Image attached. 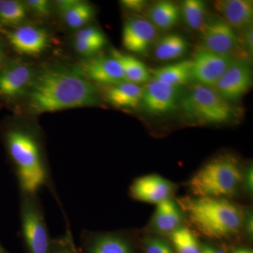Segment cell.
I'll return each instance as SVG.
<instances>
[{
    "label": "cell",
    "instance_id": "6da1fadb",
    "mask_svg": "<svg viewBox=\"0 0 253 253\" xmlns=\"http://www.w3.org/2000/svg\"><path fill=\"white\" fill-rule=\"evenodd\" d=\"M26 99L33 115L102 104L94 84L77 67L63 66H46L36 72Z\"/></svg>",
    "mask_w": 253,
    "mask_h": 253
},
{
    "label": "cell",
    "instance_id": "7a4b0ae2",
    "mask_svg": "<svg viewBox=\"0 0 253 253\" xmlns=\"http://www.w3.org/2000/svg\"><path fill=\"white\" fill-rule=\"evenodd\" d=\"M21 192L38 193L43 186L54 192L49 166L39 133L34 128L16 126L5 135Z\"/></svg>",
    "mask_w": 253,
    "mask_h": 253
},
{
    "label": "cell",
    "instance_id": "3957f363",
    "mask_svg": "<svg viewBox=\"0 0 253 253\" xmlns=\"http://www.w3.org/2000/svg\"><path fill=\"white\" fill-rule=\"evenodd\" d=\"M176 202L190 225L211 239L236 235L244 224L242 210L226 199L184 196Z\"/></svg>",
    "mask_w": 253,
    "mask_h": 253
},
{
    "label": "cell",
    "instance_id": "277c9868",
    "mask_svg": "<svg viewBox=\"0 0 253 253\" xmlns=\"http://www.w3.org/2000/svg\"><path fill=\"white\" fill-rule=\"evenodd\" d=\"M242 179L239 161L231 155H220L195 173L189 188L194 196L227 199L236 194Z\"/></svg>",
    "mask_w": 253,
    "mask_h": 253
},
{
    "label": "cell",
    "instance_id": "5b68a950",
    "mask_svg": "<svg viewBox=\"0 0 253 253\" xmlns=\"http://www.w3.org/2000/svg\"><path fill=\"white\" fill-rule=\"evenodd\" d=\"M183 113L203 124H222L235 116V109L212 87L196 84L181 99Z\"/></svg>",
    "mask_w": 253,
    "mask_h": 253
},
{
    "label": "cell",
    "instance_id": "8992f818",
    "mask_svg": "<svg viewBox=\"0 0 253 253\" xmlns=\"http://www.w3.org/2000/svg\"><path fill=\"white\" fill-rule=\"evenodd\" d=\"M21 233L29 253H51V243L38 193L21 192Z\"/></svg>",
    "mask_w": 253,
    "mask_h": 253
},
{
    "label": "cell",
    "instance_id": "52a82bcc",
    "mask_svg": "<svg viewBox=\"0 0 253 253\" xmlns=\"http://www.w3.org/2000/svg\"><path fill=\"white\" fill-rule=\"evenodd\" d=\"M200 33L201 45L205 49L239 61H248L251 59L241 46L235 30L220 18H208Z\"/></svg>",
    "mask_w": 253,
    "mask_h": 253
},
{
    "label": "cell",
    "instance_id": "ba28073f",
    "mask_svg": "<svg viewBox=\"0 0 253 253\" xmlns=\"http://www.w3.org/2000/svg\"><path fill=\"white\" fill-rule=\"evenodd\" d=\"M191 60L193 80L197 81L198 84L214 88L222 75L236 59L209 51L200 45Z\"/></svg>",
    "mask_w": 253,
    "mask_h": 253
},
{
    "label": "cell",
    "instance_id": "9c48e42d",
    "mask_svg": "<svg viewBox=\"0 0 253 253\" xmlns=\"http://www.w3.org/2000/svg\"><path fill=\"white\" fill-rule=\"evenodd\" d=\"M253 71L249 61L236 60L222 75L214 89L226 101H237L252 86Z\"/></svg>",
    "mask_w": 253,
    "mask_h": 253
},
{
    "label": "cell",
    "instance_id": "30bf717a",
    "mask_svg": "<svg viewBox=\"0 0 253 253\" xmlns=\"http://www.w3.org/2000/svg\"><path fill=\"white\" fill-rule=\"evenodd\" d=\"M10 45L18 54L36 56L49 46L50 36L44 28L35 25H22L6 33Z\"/></svg>",
    "mask_w": 253,
    "mask_h": 253
},
{
    "label": "cell",
    "instance_id": "8fae6325",
    "mask_svg": "<svg viewBox=\"0 0 253 253\" xmlns=\"http://www.w3.org/2000/svg\"><path fill=\"white\" fill-rule=\"evenodd\" d=\"M179 87L151 78L143 86L141 104L153 114L161 115L175 109L179 96Z\"/></svg>",
    "mask_w": 253,
    "mask_h": 253
},
{
    "label": "cell",
    "instance_id": "7c38bea8",
    "mask_svg": "<svg viewBox=\"0 0 253 253\" xmlns=\"http://www.w3.org/2000/svg\"><path fill=\"white\" fill-rule=\"evenodd\" d=\"M158 37V30L147 18L131 17L123 28V44L131 52L146 54Z\"/></svg>",
    "mask_w": 253,
    "mask_h": 253
},
{
    "label": "cell",
    "instance_id": "4fadbf2b",
    "mask_svg": "<svg viewBox=\"0 0 253 253\" xmlns=\"http://www.w3.org/2000/svg\"><path fill=\"white\" fill-rule=\"evenodd\" d=\"M77 68L86 79L104 86L126 81L119 63L111 56L88 58L82 61Z\"/></svg>",
    "mask_w": 253,
    "mask_h": 253
},
{
    "label": "cell",
    "instance_id": "5bb4252c",
    "mask_svg": "<svg viewBox=\"0 0 253 253\" xmlns=\"http://www.w3.org/2000/svg\"><path fill=\"white\" fill-rule=\"evenodd\" d=\"M36 74L33 68L23 61L8 63L0 71V95L14 98L26 94Z\"/></svg>",
    "mask_w": 253,
    "mask_h": 253
},
{
    "label": "cell",
    "instance_id": "9a60e30c",
    "mask_svg": "<svg viewBox=\"0 0 253 253\" xmlns=\"http://www.w3.org/2000/svg\"><path fill=\"white\" fill-rule=\"evenodd\" d=\"M173 185L170 181L158 174H148L137 178L129 188L133 199L141 202L157 205L170 199Z\"/></svg>",
    "mask_w": 253,
    "mask_h": 253
},
{
    "label": "cell",
    "instance_id": "2e32d148",
    "mask_svg": "<svg viewBox=\"0 0 253 253\" xmlns=\"http://www.w3.org/2000/svg\"><path fill=\"white\" fill-rule=\"evenodd\" d=\"M214 8L219 18L235 31L252 25L253 1L251 0H218L214 1Z\"/></svg>",
    "mask_w": 253,
    "mask_h": 253
},
{
    "label": "cell",
    "instance_id": "e0dca14e",
    "mask_svg": "<svg viewBox=\"0 0 253 253\" xmlns=\"http://www.w3.org/2000/svg\"><path fill=\"white\" fill-rule=\"evenodd\" d=\"M105 99L118 109H136L141 104L143 86L126 81L105 86Z\"/></svg>",
    "mask_w": 253,
    "mask_h": 253
},
{
    "label": "cell",
    "instance_id": "ac0fdd59",
    "mask_svg": "<svg viewBox=\"0 0 253 253\" xmlns=\"http://www.w3.org/2000/svg\"><path fill=\"white\" fill-rule=\"evenodd\" d=\"M184 214L176 201L168 199L156 205L153 217L155 230L161 234H170L181 227Z\"/></svg>",
    "mask_w": 253,
    "mask_h": 253
},
{
    "label": "cell",
    "instance_id": "d6986e66",
    "mask_svg": "<svg viewBox=\"0 0 253 253\" xmlns=\"http://www.w3.org/2000/svg\"><path fill=\"white\" fill-rule=\"evenodd\" d=\"M147 19L157 30L168 31L180 19V9L171 1H159L151 5L146 12Z\"/></svg>",
    "mask_w": 253,
    "mask_h": 253
},
{
    "label": "cell",
    "instance_id": "ffe728a7",
    "mask_svg": "<svg viewBox=\"0 0 253 253\" xmlns=\"http://www.w3.org/2000/svg\"><path fill=\"white\" fill-rule=\"evenodd\" d=\"M150 73L154 79L180 87L193 80L192 62L184 60L151 70Z\"/></svg>",
    "mask_w": 253,
    "mask_h": 253
},
{
    "label": "cell",
    "instance_id": "44dd1931",
    "mask_svg": "<svg viewBox=\"0 0 253 253\" xmlns=\"http://www.w3.org/2000/svg\"><path fill=\"white\" fill-rule=\"evenodd\" d=\"M111 56L119 63L126 81L140 84L151 79V73L146 65L134 56L116 49L111 50Z\"/></svg>",
    "mask_w": 253,
    "mask_h": 253
},
{
    "label": "cell",
    "instance_id": "7402d4cb",
    "mask_svg": "<svg viewBox=\"0 0 253 253\" xmlns=\"http://www.w3.org/2000/svg\"><path fill=\"white\" fill-rule=\"evenodd\" d=\"M89 240V253H132L130 245L119 234H96Z\"/></svg>",
    "mask_w": 253,
    "mask_h": 253
},
{
    "label": "cell",
    "instance_id": "603a6c76",
    "mask_svg": "<svg viewBox=\"0 0 253 253\" xmlns=\"http://www.w3.org/2000/svg\"><path fill=\"white\" fill-rule=\"evenodd\" d=\"M187 41L184 37L176 33L166 35L157 42L155 46L154 55L161 61H170L179 59L187 51Z\"/></svg>",
    "mask_w": 253,
    "mask_h": 253
},
{
    "label": "cell",
    "instance_id": "cb8c5ba5",
    "mask_svg": "<svg viewBox=\"0 0 253 253\" xmlns=\"http://www.w3.org/2000/svg\"><path fill=\"white\" fill-rule=\"evenodd\" d=\"M180 15L188 27L201 32L207 23V5L202 0H185L181 3Z\"/></svg>",
    "mask_w": 253,
    "mask_h": 253
},
{
    "label": "cell",
    "instance_id": "d4e9b609",
    "mask_svg": "<svg viewBox=\"0 0 253 253\" xmlns=\"http://www.w3.org/2000/svg\"><path fill=\"white\" fill-rule=\"evenodd\" d=\"M27 11L24 1L0 0V24L5 26H18L26 19Z\"/></svg>",
    "mask_w": 253,
    "mask_h": 253
},
{
    "label": "cell",
    "instance_id": "484cf974",
    "mask_svg": "<svg viewBox=\"0 0 253 253\" xmlns=\"http://www.w3.org/2000/svg\"><path fill=\"white\" fill-rule=\"evenodd\" d=\"M61 14L68 26L73 29L80 30L92 19L95 11L89 3L78 0L74 6Z\"/></svg>",
    "mask_w": 253,
    "mask_h": 253
},
{
    "label": "cell",
    "instance_id": "4316f807",
    "mask_svg": "<svg viewBox=\"0 0 253 253\" xmlns=\"http://www.w3.org/2000/svg\"><path fill=\"white\" fill-rule=\"evenodd\" d=\"M176 253H201V246L194 233L181 226L169 234Z\"/></svg>",
    "mask_w": 253,
    "mask_h": 253
},
{
    "label": "cell",
    "instance_id": "83f0119b",
    "mask_svg": "<svg viewBox=\"0 0 253 253\" xmlns=\"http://www.w3.org/2000/svg\"><path fill=\"white\" fill-rule=\"evenodd\" d=\"M75 41L89 42L104 48L107 43L106 36L99 28L94 26L84 27L78 30L74 38Z\"/></svg>",
    "mask_w": 253,
    "mask_h": 253
},
{
    "label": "cell",
    "instance_id": "f1b7e54d",
    "mask_svg": "<svg viewBox=\"0 0 253 253\" xmlns=\"http://www.w3.org/2000/svg\"><path fill=\"white\" fill-rule=\"evenodd\" d=\"M146 253H174L170 245L159 238H149L144 244Z\"/></svg>",
    "mask_w": 253,
    "mask_h": 253
},
{
    "label": "cell",
    "instance_id": "f546056e",
    "mask_svg": "<svg viewBox=\"0 0 253 253\" xmlns=\"http://www.w3.org/2000/svg\"><path fill=\"white\" fill-rule=\"evenodd\" d=\"M24 3L28 9L40 17H46L51 13V4L47 0H27Z\"/></svg>",
    "mask_w": 253,
    "mask_h": 253
},
{
    "label": "cell",
    "instance_id": "4dcf8cb0",
    "mask_svg": "<svg viewBox=\"0 0 253 253\" xmlns=\"http://www.w3.org/2000/svg\"><path fill=\"white\" fill-rule=\"evenodd\" d=\"M66 235L55 241L54 249H51V253H76L73 247L72 237L70 229H67Z\"/></svg>",
    "mask_w": 253,
    "mask_h": 253
},
{
    "label": "cell",
    "instance_id": "1f68e13d",
    "mask_svg": "<svg viewBox=\"0 0 253 253\" xmlns=\"http://www.w3.org/2000/svg\"><path fill=\"white\" fill-rule=\"evenodd\" d=\"M240 43L244 48L245 51L248 53L250 56H252L253 53V26L241 30V33L238 35Z\"/></svg>",
    "mask_w": 253,
    "mask_h": 253
},
{
    "label": "cell",
    "instance_id": "d6a6232c",
    "mask_svg": "<svg viewBox=\"0 0 253 253\" xmlns=\"http://www.w3.org/2000/svg\"><path fill=\"white\" fill-rule=\"evenodd\" d=\"M121 4L126 9L139 13L146 9L148 2L144 0H122Z\"/></svg>",
    "mask_w": 253,
    "mask_h": 253
},
{
    "label": "cell",
    "instance_id": "836d02e7",
    "mask_svg": "<svg viewBox=\"0 0 253 253\" xmlns=\"http://www.w3.org/2000/svg\"><path fill=\"white\" fill-rule=\"evenodd\" d=\"M78 0H59L56 1L57 9L59 10L61 14L67 11L70 8L74 6L78 2Z\"/></svg>",
    "mask_w": 253,
    "mask_h": 253
},
{
    "label": "cell",
    "instance_id": "e575fe53",
    "mask_svg": "<svg viewBox=\"0 0 253 253\" xmlns=\"http://www.w3.org/2000/svg\"><path fill=\"white\" fill-rule=\"evenodd\" d=\"M253 167H250L248 170L246 171V174H245V185H246V189L247 190L248 192L250 194H253Z\"/></svg>",
    "mask_w": 253,
    "mask_h": 253
},
{
    "label": "cell",
    "instance_id": "d590c367",
    "mask_svg": "<svg viewBox=\"0 0 253 253\" xmlns=\"http://www.w3.org/2000/svg\"><path fill=\"white\" fill-rule=\"evenodd\" d=\"M201 253H225L222 250L213 247L210 245H205L201 247Z\"/></svg>",
    "mask_w": 253,
    "mask_h": 253
},
{
    "label": "cell",
    "instance_id": "8d00e7d4",
    "mask_svg": "<svg viewBox=\"0 0 253 253\" xmlns=\"http://www.w3.org/2000/svg\"><path fill=\"white\" fill-rule=\"evenodd\" d=\"M246 228L249 235L253 234V217L249 215L248 217L247 220L246 221Z\"/></svg>",
    "mask_w": 253,
    "mask_h": 253
},
{
    "label": "cell",
    "instance_id": "74e56055",
    "mask_svg": "<svg viewBox=\"0 0 253 253\" xmlns=\"http://www.w3.org/2000/svg\"><path fill=\"white\" fill-rule=\"evenodd\" d=\"M234 253H253L252 251L249 249H239L236 250Z\"/></svg>",
    "mask_w": 253,
    "mask_h": 253
},
{
    "label": "cell",
    "instance_id": "f35d334b",
    "mask_svg": "<svg viewBox=\"0 0 253 253\" xmlns=\"http://www.w3.org/2000/svg\"><path fill=\"white\" fill-rule=\"evenodd\" d=\"M4 55V48H3L2 44H1V42L0 41V63L2 61Z\"/></svg>",
    "mask_w": 253,
    "mask_h": 253
},
{
    "label": "cell",
    "instance_id": "ab89813d",
    "mask_svg": "<svg viewBox=\"0 0 253 253\" xmlns=\"http://www.w3.org/2000/svg\"><path fill=\"white\" fill-rule=\"evenodd\" d=\"M0 253H6L4 252V251H2V250H1V248H0Z\"/></svg>",
    "mask_w": 253,
    "mask_h": 253
}]
</instances>
